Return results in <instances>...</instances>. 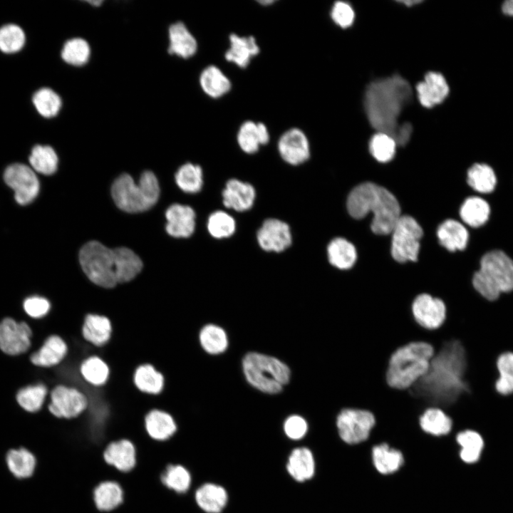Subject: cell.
<instances>
[{
  "instance_id": "1",
  "label": "cell",
  "mask_w": 513,
  "mask_h": 513,
  "mask_svg": "<svg viewBox=\"0 0 513 513\" xmlns=\"http://www.w3.org/2000/svg\"><path fill=\"white\" fill-rule=\"evenodd\" d=\"M434 351L428 372L408 390L427 408L446 411L470 391L466 378L467 356L463 344L455 338L445 341Z\"/></svg>"
},
{
  "instance_id": "2",
  "label": "cell",
  "mask_w": 513,
  "mask_h": 513,
  "mask_svg": "<svg viewBox=\"0 0 513 513\" xmlns=\"http://www.w3.org/2000/svg\"><path fill=\"white\" fill-rule=\"evenodd\" d=\"M412 95L410 85L399 75L371 82L364 96L365 111L371 126L395 140L403 124L398 122L399 116Z\"/></svg>"
},
{
  "instance_id": "3",
  "label": "cell",
  "mask_w": 513,
  "mask_h": 513,
  "mask_svg": "<svg viewBox=\"0 0 513 513\" xmlns=\"http://www.w3.org/2000/svg\"><path fill=\"white\" fill-rule=\"evenodd\" d=\"M347 209L350 215L357 219L371 212V229L380 235L390 234L401 216L395 197L385 187L369 182L352 190L348 197Z\"/></svg>"
},
{
  "instance_id": "4",
  "label": "cell",
  "mask_w": 513,
  "mask_h": 513,
  "mask_svg": "<svg viewBox=\"0 0 513 513\" xmlns=\"http://www.w3.org/2000/svg\"><path fill=\"white\" fill-rule=\"evenodd\" d=\"M434 353L433 347L423 341L410 342L397 348L388 361V385L398 390L410 388L428 372Z\"/></svg>"
},
{
  "instance_id": "5",
  "label": "cell",
  "mask_w": 513,
  "mask_h": 513,
  "mask_svg": "<svg viewBox=\"0 0 513 513\" xmlns=\"http://www.w3.org/2000/svg\"><path fill=\"white\" fill-rule=\"evenodd\" d=\"M472 283L483 298L490 301L497 300L501 293L513 291V260L502 250L487 252Z\"/></svg>"
},
{
  "instance_id": "6",
  "label": "cell",
  "mask_w": 513,
  "mask_h": 513,
  "mask_svg": "<svg viewBox=\"0 0 513 513\" xmlns=\"http://www.w3.org/2000/svg\"><path fill=\"white\" fill-rule=\"evenodd\" d=\"M113 199L122 210L134 213L147 210L157 201L160 187L155 175L151 171L144 172L135 184L128 174L118 177L111 189Z\"/></svg>"
},
{
  "instance_id": "7",
  "label": "cell",
  "mask_w": 513,
  "mask_h": 513,
  "mask_svg": "<svg viewBox=\"0 0 513 513\" xmlns=\"http://www.w3.org/2000/svg\"><path fill=\"white\" fill-rule=\"evenodd\" d=\"M247 381L255 388L270 394L279 393L290 379V369L276 358L252 352L242 361Z\"/></svg>"
},
{
  "instance_id": "8",
  "label": "cell",
  "mask_w": 513,
  "mask_h": 513,
  "mask_svg": "<svg viewBox=\"0 0 513 513\" xmlns=\"http://www.w3.org/2000/svg\"><path fill=\"white\" fill-rule=\"evenodd\" d=\"M79 260L84 273L94 284L105 289L117 285L114 249L96 241L89 242L81 248Z\"/></svg>"
},
{
  "instance_id": "9",
  "label": "cell",
  "mask_w": 513,
  "mask_h": 513,
  "mask_svg": "<svg viewBox=\"0 0 513 513\" xmlns=\"http://www.w3.org/2000/svg\"><path fill=\"white\" fill-rule=\"evenodd\" d=\"M375 423V418L370 411L358 408H343L336 418L338 437L350 445L368 441Z\"/></svg>"
},
{
  "instance_id": "10",
  "label": "cell",
  "mask_w": 513,
  "mask_h": 513,
  "mask_svg": "<svg viewBox=\"0 0 513 513\" xmlns=\"http://www.w3.org/2000/svg\"><path fill=\"white\" fill-rule=\"evenodd\" d=\"M391 233L393 258L400 263L417 261L423 234L418 222L410 216H400Z\"/></svg>"
},
{
  "instance_id": "11",
  "label": "cell",
  "mask_w": 513,
  "mask_h": 513,
  "mask_svg": "<svg viewBox=\"0 0 513 513\" xmlns=\"http://www.w3.org/2000/svg\"><path fill=\"white\" fill-rule=\"evenodd\" d=\"M88 405V395L79 388L58 385L51 392L48 408L55 417L71 420L84 413Z\"/></svg>"
},
{
  "instance_id": "12",
  "label": "cell",
  "mask_w": 513,
  "mask_h": 513,
  "mask_svg": "<svg viewBox=\"0 0 513 513\" xmlns=\"http://www.w3.org/2000/svg\"><path fill=\"white\" fill-rule=\"evenodd\" d=\"M4 179L14 190L15 200L19 204L31 203L38 194L39 181L33 169L26 165L15 163L8 166Z\"/></svg>"
},
{
  "instance_id": "13",
  "label": "cell",
  "mask_w": 513,
  "mask_h": 513,
  "mask_svg": "<svg viewBox=\"0 0 513 513\" xmlns=\"http://www.w3.org/2000/svg\"><path fill=\"white\" fill-rule=\"evenodd\" d=\"M256 237L259 247L266 252H283L291 247L293 241L289 224L277 218L266 219Z\"/></svg>"
},
{
  "instance_id": "14",
  "label": "cell",
  "mask_w": 513,
  "mask_h": 513,
  "mask_svg": "<svg viewBox=\"0 0 513 513\" xmlns=\"http://www.w3.org/2000/svg\"><path fill=\"white\" fill-rule=\"evenodd\" d=\"M415 322L427 330H436L445 322L447 309L442 299L422 293L415 296L411 305Z\"/></svg>"
},
{
  "instance_id": "15",
  "label": "cell",
  "mask_w": 513,
  "mask_h": 513,
  "mask_svg": "<svg viewBox=\"0 0 513 513\" xmlns=\"http://www.w3.org/2000/svg\"><path fill=\"white\" fill-rule=\"evenodd\" d=\"M277 150L283 161L292 166L305 163L311 155L309 138L302 129L296 127L281 133L277 141Z\"/></svg>"
},
{
  "instance_id": "16",
  "label": "cell",
  "mask_w": 513,
  "mask_h": 513,
  "mask_svg": "<svg viewBox=\"0 0 513 513\" xmlns=\"http://www.w3.org/2000/svg\"><path fill=\"white\" fill-rule=\"evenodd\" d=\"M31 335V329L25 322L4 318L0 323V348L9 355L24 353L30 347Z\"/></svg>"
},
{
  "instance_id": "17",
  "label": "cell",
  "mask_w": 513,
  "mask_h": 513,
  "mask_svg": "<svg viewBox=\"0 0 513 513\" xmlns=\"http://www.w3.org/2000/svg\"><path fill=\"white\" fill-rule=\"evenodd\" d=\"M224 207L237 212L252 208L256 198L255 187L249 182L237 178L228 180L222 192Z\"/></svg>"
},
{
  "instance_id": "18",
  "label": "cell",
  "mask_w": 513,
  "mask_h": 513,
  "mask_svg": "<svg viewBox=\"0 0 513 513\" xmlns=\"http://www.w3.org/2000/svg\"><path fill=\"white\" fill-rule=\"evenodd\" d=\"M229 43L224 58L240 68H246L252 58L260 53V47L252 35L240 36L232 33L229 35Z\"/></svg>"
},
{
  "instance_id": "19",
  "label": "cell",
  "mask_w": 513,
  "mask_h": 513,
  "mask_svg": "<svg viewBox=\"0 0 513 513\" xmlns=\"http://www.w3.org/2000/svg\"><path fill=\"white\" fill-rule=\"evenodd\" d=\"M416 90L420 103L430 108L441 103L448 95L450 88L442 74L430 71L417 84Z\"/></svg>"
},
{
  "instance_id": "20",
  "label": "cell",
  "mask_w": 513,
  "mask_h": 513,
  "mask_svg": "<svg viewBox=\"0 0 513 513\" xmlns=\"http://www.w3.org/2000/svg\"><path fill=\"white\" fill-rule=\"evenodd\" d=\"M236 139L243 152L252 155L256 153L261 146L269 143L270 133L264 123L247 120L239 125Z\"/></svg>"
},
{
  "instance_id": "21",
  "label": "cell",
  "mask_w": 513,
  "mask_h": 513,
  "mask_svg": "<svg viewBox=\"0 0 513 513\" xmlns=\"http://www.w3.org/2000/svg\"><path fill=\"white\" fill-rule=\"evenodd\" d=\"M104 461L122 472L131 471L137 462L136 448L133 442L126 438L112 441L103 452Z\"/></svg>"
},
{
  "instance_id": "22",
  "label": "cell",
  "mask_w": 513,
  "mask_h": 513,
  "mask_svg": "<svg viewBox=\"0 0 513 513\" xmlns=\"http://www.w3.org/2000/svg\"><path fill=\"white\" fill-rule=\"evenodd\" d=\"M167 219L166 231L173 237H190L195 229L196 214L188 205L174 204L169 207L165 213Z\"/></svg>"
},
{
  "instance_id": "23",
  "label": "cell",
  "mask_w": 513,
  "mask_h": 513,
  "mask_svg": "<svg viewBox=\"0 0 513 513\" xmlns=\"http://www.w3.org/2000/svg\"><path fill=\"white\" fill-rule=\"evenodd\" d=\"M113 327L111 320L105 315L88 313L81 327L83 338L95 347L103 348L110 341Z\"/></svg>"
},
{
  "instance_id": "24",
  "label": "cell",
  "mask_w": 513,
  "mask_h": 513,
  "mask_svg": "<svg viewBox=\"0 0 513 513\" xmlns=\"http://www.w3.org/2000/svg\"><path fill=\"white\" fill-rule=\"evenodd\" d=\"M144 427L149 437L159 442L170 439L177 430L173 417L167 411L158 408L151 409L145 414Z\"/></svg>"
},
{
  "instance_id": "25",
  "label": "cell",
  "mask_w": 513,
  "mask_h": 513,
  "mask_svg": "<svg viewBox=\"0 0 513 513\" xmlns=\"http://www.w3.org/2000/svg\"><path fill=\"white\" fill-rule=\"evenodd\" d=\"M168 36L170 54L189 58L197 53V41L183 22L172 24L169 28Z\"/></svg>"
},
{
  "instance_id": "26",
  "label": "cell",
  "mask_w": 513,
  "mask_h": 513,
  "mask_svg": "<svg viewBox=\"0 0 513 513\" xmlns=\"http://www.w3.org/2000/svg\"><path fill=\"white\" fill-rule=\"evenodd\" d=\"M199 83L202 90L209 98L217 99L227 95L232 88L229 78L217 66L210 64L202 69Z\"/></svg>"
},
{
  "instance_id": "27",
  "label": "cell",
  "mask_w": 513,
  "mask_h": 513,
  "mask_svg": "<svg viewBox=\"0 0 513 513\" xmlns=\"http://www.w3.org/2000/svg\"><path fill=\"white\" fill-rule=\"evenodd\" d=\"M421 430L433 437H443L450 435L453 428L452 418L441 408L430 407L418 419Z\"/></svg>"
},
{
  "instance_id": "28",
  "label": "cell",
  "mask_w": 513,
  "mask_h": 513,
  "mask_svg": "<svg viewBox=\"0 0 513 513\" xmlns=\"http://www.w3.org/2000/svg\"><path fill=\"white\" fill-rule=\"evenodd\" d=\"M133 383L141 393L157 395L164 390L165 378L155 366L145 363L135 368L133 374Z\"/></svg>"
},
{
  "instance_id": "29",
  "label": "cell",
  "mask_w": 513,
  "mask_h": 513,
  "mask_svg": "<svg viewBox=\"0 0 513 513\" xmlns=\"http://www.w3.org/2000/svg\"><path fill=\"white\" fill-rule=\"evenodd\" d=\"M68 351L66 341L58 335H51L46 338L41 348L31 355V361L37 366L52 367L61 363Z\"/></svg>"
},
{
  "instance_id": "30",
  "label": "cell",
  "mask_w": 513,
  "mask_h": 513,
  "mask_svg": "<svg viewBox=\"0 0 513 513\" xmlns=\"http://www.w3.org/2000/svg\"><path fill=\"white\" fill-rule=\"evenodd\" d=\"M371 456L374 467L382 475L398 471L404 463L403 453L384 442L375 444L372 447Z\"/></svg>"
},
{
  "instance_id": "31",
  "label": "cell",
  "mask_w": 513,
  "mask_h": 513,
  "mask_svg": "<svg viewBox=\"0 0 513 513\" xmlns=\"http://www.w3.org/2000/svg\"><path fill=\"white\" fill-rule=\"evenodd\" d=\"M437 235L440 244L450 252L464 250L468 243L469 233L460 222L449 219L437 228Z\"/></svg>"
},
{
  "instance_id": "32",
  "label": "cell",
  "mask_w": 513,
  "mask_h": 513,
  "mask_svg": "<svg viewBox=\"0 0 513 513\" xmlns=\"http://www.w3.org/2000/svg\"><path fill=\"white\" fill-rule=\"evenodd\" d=\"M123 490L117 482L105 480L98 483L93 491L95 507L101 512H109L123 502Z\"/></svg>"
},
{
  "instance_id": "33",
  "label": "cell",
  "mask_w": 513,
  "mask_h": 513,
  "mask_svg": "<svg viewBox=\"0 0 513 513\" xmlns=\"http://www.w3.org/2000/svg\"><path fill=\"white\" fill-rule=\"evenodd\" d=\"M197 505L207 513H219L225 507L228 496L219 485L206 483L200 486L195 494Z\"/></svg>"
},
{
  "instance_id": "34",
  "label": "cell",
  "mask_w": 513,
  "mask_h": 513,
  "mask_svg": "<svg viewBox=\"0 0 513 513\" xmlns=\"http://www.w3.org/2000/svg\"><path fill=\"white\" fill-rule=\"evenodd\" d=\"M286 469L289 474L298 482L311 479L315 472V462L311 451L306 447L294 449L289 457Z\"/></svg>"
},
{
  "instance_id": "35",
  "label": "cell",
  "mask_w": 513,
  "mask_h": 513,
  "mask_svg": "<svg viewBox=\"0 0 513 513\" xmlns=\"http://www.w3.org/2000/svg\"><path fill=\"white\" fill-rule=\"evenodd\" d=\"M79 371L83 380L95 388L107 384L110 375L109 365L98 355L86 358L80 364Z\"/></svg>"
},
{
  "instance_id": "36",
  "label": "cell",
  "mask_w": 513,
  "mask_h": 513,
  "mask_svg": "<svg viewBox=\"0 0 513 513\" xmlns=\"http://www.w3.org/2000/svg\"><path fill=\"white\" fill-rule=\"evenodd\" d=\"M114 252L118 284L131 281L142 268L141 259L133 251L126 247L116 248L114 249Z\"/></svg>"
},
{
  "instance_id": "37",
  "label": "cell",
  "mask_w": 513,
  "mask_h": 513,
  "mask_svg": "<svg viewBox=\"0 0 513 513\" xmlns=\"http://www.w3.org/2000/svg\"><path fill=\"white\" fill-rule=\"evenodd\" d=\"M329 263L341 270L351 269L355 264L357 253L350 242L341 237L332 239L327 247Z\"/></svg>"
},
{
  "instance_id": "38",
  "label": "cell",
  "mask_w": 513,
  "mask_h": 513,
  "mask_svg": "<svg viewBox=\"0 0 513 513\" xmlns=\"http://www.w3.org/2000/svg\"><path fill=\"white\" fill-rule=\"evenodd\" d=\"M489 203L482 197L472 196L467 198L460 209L461 219L472 227H479L484 224L490 215Z\"/></svg>"
},
{
  "instance_id": "39",
  "label": "cell",
  "mask_w": 513,
  "mask_h": 513,
  "mask_svg": "<svg viewBox=\"0 0 513 513\" xmlns=\"http://www.w3.org/2000/svg\"><path fill=\"white\" fill-rule=\"evenodd\" d=\"M455 440L460 447V457L463 462L471 464L479 460L484 440L478 432L472 429L461 430L455 435Z\"/></svg>"
},
{
  "instance_id": "40",
  "label": "cell",
  "mask_w": 513,
  "mask_h": 513,
  "mask_svg": "<svg viewBox=\"0 0 513 513\" xmlns=\"http://www.w3.org/2000/svg\"><path fill=\"white\" fill-rule=\"evenodd\" d=\"M467 183L478 192L490 193L497 185L496 174L489 165L475 163L467 171Z\"/></svg>"
},
{
  "instance_id": "41",
  "label": "cell",
  "mask_w": 513,
  "mask_h": 513,
  "mask_svg": "<svg viewBox=\"0 0 513 513\" xmlns=\"http://www.w3.org/2000/svg\"><path fill=\"white\" fill-rule=\"evenodd\" d=\"M175 182L184 192L198 193L202 189L204 184L203 170L199 165L187 162L177 170Z\"/></svg>"
},
{
  "instance_id": "42",
  "label": "cell",
  "mask_w": 513,
  "mask_h": 513,
  "mask_svg": "<svg viewBox=\"0 0 513 513\" xmlns=\"http://www.w3.org/2000/svg\"><path fill=\"white\" fill-rule=\"evenodd\" d=\"M498 378L494 388L497 393L507 396L513 394V351H504L497 358Z\"/></svg>"
},
{
  "instance_id": "43",
  "label": "cell",
  "mask_w": 513,
  "mask_h": 513,
  "mask_svg": "<svg viewBox=\"0 0 513 513\" xmlns=\"http://www.w3.org/2000/svg\"><path fill=\"white\" fill-rule=\"evenodd\" d=\"M237 229L234 218L224 210L212 212L207 221L209 235L216 239H228L234 235Z\"/></svg>"
},
{
  "instance_id": "44",
  "label": "cell",
  "mask_w": 513,
  "mask_h": 513,
  "mask_svg": "<svg viewBox=\"0 0 513 513\" xmlns=\"http://www.w3.org/2000/svg\"><path fill=\"white\" fill-rule=\"evenodd\" d=\"M6 462L10 471L19 478L31 476L36 466L34 455L25 448L9 450L6 455Z\"/></svg>"
},
{
  "instance_id": "45",
  "label": "cell",
  "mask_w": 513,
  "mask_h": 513,
  "mask_svg": "<svg viewBox=\"0 0 513 513\" xmlns=\"http://www.w3.org/2000/svg\"><path fill=\"white\" fill-rule=\"evenodd\" d=\"M29 162L36 172L50 175L56 171L58 159L51 146L37 145L31 150Z\"/></svg>"
},
{
  "instance_id": "46",
  "label": "cell",
  "mask_w": 513,
  "mask_h": 513,
  "mask_svg": "<svg viewBox=\"0 0 513 513\" xmlns=\"http://www.w3.org/2000/svg\"><path fill=\"white\" fill-rule=\"evenodd\" d=\"M160 481L167 489L182 494L189 489L191 475L184 466L170 464L161 473Z\"/></svg>"
},
{
  "instance_id": "47",
  "label": "cell",
  "mask_w": 513,
  "mask_h": 513,
  "mask_svg": "<svg viewBox=\"0 0 513 513\" xmlns=\"http://www.w3.org/2000/svg\"><path fill=\"white\" fill-rule=\"evenodd\" d=\"M200 342L202 348L210 354L224 352L228 346L225 331L214 324L204 326L200 332Z\"/></svg>"
},
{
  "instance_id": "48",
  "label": "cell",
  "mask_w": 513,
  "mask_h": 513,
  "mask_svg": "<svg viewBox=\"0 0 513 513\" xmlns=\"http://www.w3.org/2000/svg\"><path fill=\"white\" fill-rule=\"evenodd\" d=\"M90 56L88 43L82 38H73L68 40L61 51L63 60L72 66H81L86 64Z\"/></svg>"
},
{
  "instance_id": "49",
  "label": "cell",
  "mask_w": 513,
  "mask_h": 513,
  "mask_svg": "<svg viewBox=\"0 0 513 513\" xmlns=\"http://www.w3.org/2000/svg\"><path fill=\"white\" fill-rule=\"evenodd\" d=\"M33 103L38 113L44 118L56 116L62 106L61 97L49 88H42L33 95Z\"/></svg>"
},
{
  "instance_id": "50",
  "label": "cell",
  "mask_w": 513,
  "mask_h": 513,
  "mask_svg": "<svg viewBox=\"0 0 513 513\" xmlns=\"http://www.w3.org/2000/svg\"><path fill=\"white\" fill-rule=\"evenodd\" d=\"M396 146L395 140L390 135L381 132L373 135L369 142L370 154L380 162H387L393 158Z\"/></svg>"
},
{
  "instance_id": "51",
  "label": "cell",
  "mask_w": 513,
  "mask_h": 513,
  "mask_svg": "<svg viewBox=\"0 0 513 513\" xmlns=\"http://www.w3.org/2000/svg\"><path fill=\"white\" fill-rule=\"evenodd\" d=\"M47 388L43 384L31 385L21 389L16 395L19 404L31 413L39 410L45 400Z\"/></svg>"
},
{
  "instance_id": "52",
  "label": "cell",
  "mask_w": 513,
  "mask_h": 513,
  "mask_svg": "<svg viewBox=\"0 0 513 513\" xmlns=\"http://www.w3.org/2000/svg\"><path fill=\"white\" fill-rule=\"evenodd\" d=\"M25 34L16 24H9L0 28V50L11 53L20 51L25 43Z\"/></svg>"
},
{
  "instance_id": "53",
  "label": "cell",
  "mask_w": 513,
  "mask_h": 513,
  "mask_svg": "<svg viewBox=\"0 0 513 513\" xmlns=\"http://www.w3.org/2000/svg\"><path fill=\"white\" fill-rule=\"evenodd\" d=\"M333 21L341 28L351 26L354 21L355 14L353 8L345 1H336L331 10Z\"/></svg>"
},
{
  "instance_id": "54",
  "label": "cell",
  "mask_w": 513,
  "mask_h": 513,
  "mask_svg": "<svg viewBox=\"0 0 513 513\" xmlns=\"http://www.w3.org/2000/svg\"><path fill=\"white\" fill-rule=\"evenodd\" d=\"M284 430L288 437L299 440L307 432L308 424L304 418L299 415L289 417L284 425Z\"/></svg>"
},
{
  "instance_id": "55",
  "label": "cell",
  "mask_w": 513,
  "mask_h": 513,
  "mask_svg": "<svg viewBox=\"0 0 513 513\" xmlns=\"http://www.w3.org/2000/svg\"><path fill=\"white\" fill-rule=\"evenodd\" d=\"M26 314L32 318H41L46 316L51 309L49 301L40 296H32L26 299L24 303Z\"/></svg>"
},
{
  "instance_id": "56",
  "label": "cell",
  "mask_w": 513,
  "mask_h": 513,
  "mask_svg": "<svg viewBox=\"0 0 513 513\" xmlns=\"http://www.w3.org/2000/svg\"><path fill=\"white\" fill-rule=\"evenodd\" d=\"M502 12L509 16H513V0H507L502 5Z\"/></svg>"
},
{
  "instance_id": "57",
  "label": "cell",
  "mask_w": 513,
  "mask_h": 513,
  "mask_svg": "<svg viewBox=\"0 0 513 513\" xmlns=\"http://www.w3.org/2000/svg\"><path fill=\"white\" fill-rule=\"evenodd\" d=\"M400 3L405 4L407 6H411L414 4H420L421 3V1H415V0H410V1H400Z\"/></svg>"
},
{
  "instance_id": "58",
  "label": "cell",
  "mask_w": 513,
  "mask_h": 513,
  "mask_svg": "<svg viewBox=\"0 0 513 513\" xmlns=\"http://www.w3.org/2000/svg\"><path fill=\"white\" fill-rule=\"evenodd\" d=\"M274 2H275V1H272V0L259 1V3L260 4H261V5L263 4L264 6L272 4H274Z\"/></svg>"
},
{
  "instance_id": "59",
  "label": "cell",
  "mask_w": 513,
  "mask_h": 513,
  "mask_svg": "<svg viewBox=\"0 0 513 513\" xmlns=\"http://www.w3.org/2000/svg\"><path fill=\"white\" fill-rule=\"evenodd\" d=\"M88 2L90 4H91L92 6H100V5L103 3L102 1H88Z\"/></svg>"
}]
</instances>
